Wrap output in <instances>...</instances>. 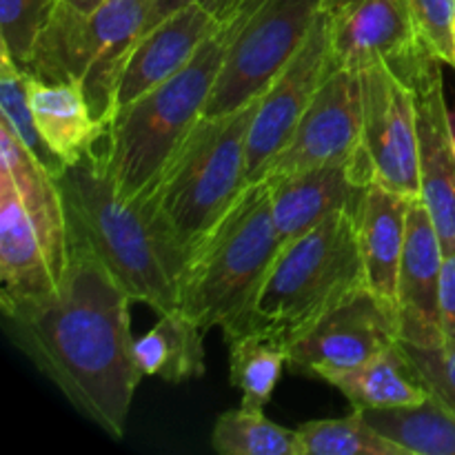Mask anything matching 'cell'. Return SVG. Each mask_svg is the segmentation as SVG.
Wrapping results in <instances>:
<instances>
[{
  "mask_svg": "<svg viewBox=\"0 0 455 455\" xmlns=\"http://www.w3.org/2000/svg\"><path fill=\"white\" fill-rule=\"evenodd\" d=\"M132 298L107 267L80 244L49 298L4 311L13 345L62 391L84 418L120 440L145 373L136 360Z\"/></svg>",
  "mask_w": 455,
  "mask_h": 455,
  "instance_id": "obj_1",
  "label": "cell"
},
{
  "mask_svg": "<svg viewBox=\"0 0 455 455\" xmlns=\"http://www.w3.org/2000/svg\"><path fill=\"white\" fill-rule=\"evenodd\" d=\"M98 145L56 176L69 244L89 249L132 302H145L160 315L178 309L187 256L145 196H124Z\"/></svg>",
  "mask_w": 455,
  "mask_h": 455,
  "instance_id": "obj_2",
  "label": "cell"
},
{
  "mask_svg": "<svg viewBox=\"0 0 455 455\" xmlns=\"http://www.w3.org/2000/svg\"><path fill=\"white\" fill-rule=\"evenodd\" d=\"M280 247L269 182H251L187 258L178 309L204 331L220 327L225 342L247 333Z\"/></svg>",
  "mask_w": 455,
  "mask_h": 455,
  "instance_id": "obj_3",
  "label": "cell"
},
{
  "mask_svg": "<svg viewBox=\"0 0 455 455\" xmlns=\"http://www.w3.org/2000/svg\"><path fill=\"white\" fill-rule=\"evenodd\" d=\"M240 12L243 4L218 22L216 31L182 69L111 116L102 133L100 151L124 196H145L178 145L204 116L213 84L238 31Z\"/></svg>",
  "mask_w": 455,
  "mask_h": 455,
  "instance_id": "obj_4",
  "label": "cell"
},
{
  "mask_svg": "<svg viewBox=\"0 0 455 455\" xmlns=\"http://www.w3.org/2000/svg\"><path fill=\"white\" fill-rule=\"evenodd\" d=\"M260 98L227 116H203L145 198L189 258L249 187V133Z\"/></svg>",
  "mask_w": 455,
  "mask_h": 455,
  "instance_id": "obj_5",
  "label": "cell"
},
{
  "mask_svg": "<svg viewBox=\"0 0 455 455\" xmlns=\"http://www.w3.org/2000/svg\"><path fill=\"white\" fill-rule=\"evenodd\" d=\"M364 287L355 213L338 212L280 247L247 331L265 333L289 349L327 311Z\"/></svg>",
  "mask_w": 455,
  "mask_h": 455,
  "instance_id": "obj_6",
  "label": "cell"
},
{
  "mask_svg": "<svg viewBox=\"0 0 455 455\" xmlns=\"http://www.w3.org/2000/svg\"><path fill=\"white\" fill-rule=\"evenodd\" d=\"M154 3L105 0L93 13L56 3L25 71L44 83L80 84L93 120L107 127L118 78L149 25Z\"/></svg>",
  "mask_w": 455,
  "mask_h": 455,
  "instance_id": "obj_7",
  "label": "cell"
},
{
  "mask_svg": "<svg viewBox=\"0 0 455 455\" xmlns=\"http://www.w3.org/2000/svg\"><path fill=\"white\" fill-rule=\"evenodd\" d=\"M320 0H244L240 25L204 116H227L262 98L305 44Z\"/></svg>",
  "mask_w": 455,
  "mask_h": 455,
  "instance_id": "obj_8",
  "label": "cell"
},
{
  "mask_svg": "<svg viewBox=\"0 0 455 455\" xmlns=\"http://www.w3.org/2000/svg\"><path fill=\"white\" fill-rule=\"evenodd\" d=\"M333 69L363 71L387 65L404 83L434 56L407 0H320Z\"/></svg>",
  "mask_w": 455,
  "mask_h": 455,
  "instance_id": "obj_9",
  "label": "cell"
},
{
  "mask_svg": "<svg viewBox=\"0 0 455 455\" xmlns=\"http://www.w3.org/2000/svg\"><path fill=\"white\" fill-rule=\"evenodd\" d=\"M324 164H351L371 185L363 160V80L360 71L331 69L280 154L262 172L284 176Z\"/></svg>",
  "mask_w": 455,
  "mask_h": 455,
  "instance_id": "obj_10",
  "label": "cell"
},
{
  "mask_svg": "<svg viewBox=\"0 0 455 455\" xmlns=\"http://www.w3.org/2000/svg\"><path fill=\"white\" fill-rule=\"evenodd\" d=\"M400 340L398 311L371 289L333 307L289 345V371L329 382Z\"/></svg>",
  "mask_w": 455,
  "mask_h": 455,
  "instance_id": "obj_11",
  "label": "cell"
},
{
  "mask_svg": "<svg viewBox=\"0 0 455 455\" xmlns=\"http://www.w3.org/2000/svg\"><path fill=\"white\" fill-rule=\"evenodd\" d=\"M363 160L373 182L420 198L418 123L413 89L387 65L360 71Z\"/></svg>",
  "mask_w": 455,
  "mask_h": 455,
  "instance_id": "obj_12",
  "label": "cell"
},
{
  "mask_svg": "<svg viewBox=\"0 0 455 455\" xmlns=\"http://www.w3.org/2000/svg\"><path fill=\"white\" fill-rule=\"evenodd\" d=\"M331 69L327 25H324L323 13L318 12V18L300 52L284 67L274 84L262 93L251 133H249V185L260 180L267 164L287 145Z\"/></svg>",
  "mask_w": 455,
  "mask_h": 455,
  "instance_id": "obj_13",
  "label": "cell"
},
{
  "mask_svg": "<svg viewBox=\"0 0 455 455\" xmlns=\"http://www.w3.org/2000/svg\"><path fill=\"white\" fill-rule=\"evenodd\" d=\"M443 65L431 58L409 87L416 98L420 200L429 209L444 253H449L455 249V136L444 98Z\"/></svg>",
  "mask_w": 455,
  "mask_h": 455,
  "instance_id": "obj_14",
  "label": "cell"
},
{
  "mask_svg": "<svg viewBox=\"0 0 455 455\" xmlns=\"http://www.w3.org/2000/svg\"><path fill=\"white\" fill-rule=\"evenodd\" d=\"M444 249L431 213L420 198L409 212L407 243L398 274L400 340L420 349H443L440 287H443Z\"/></svg>",
  "mask_w": 455,
  "mask_h": 455,
  "instance_id": "obj_15",
  "label": "cell"
},
{
  "mask_svg": "<svg viewBox=\"0 0 455 455\" xmlns=\"http://www.w3.org/2000/svg\"><path fill=\"white\" fill-rule=\"evenodd\" d=\"M280 244H289L338 212H358L367 182L351 164H324L265 178Z\"/></svg>",
  "mask_w": 455,
  "mask_h": 455,
  "instance_id": "obj_16",
  "label": "cell"
},
{
  "mask_svg": "<svg viewBox=\"0 0 455 455\" xmlns=\"http://www.w3.org/2000/svg\"><path fill=\"white\" fill-rule=\"evenodd\" d=\"M218 22L220 20L212 12L194 3L147 29L123 67L116 87L114 114L182 69L200 44L216 31Z\"/></svg>",
  "mask_w": 455,
  "mask_h": 455,
  "instance_id": "obj_17",
  "label": "cell"
},
{
  "mask_svg": "<svg viewBox=\"0 0 455 455\" xmlns=\"http://www.w3.org/2000/svg\"><path fill=\"white\" fill-rule=\"evenodd\" d=\"M58 289L38 231L16 185L0 169V309L44 300Z\"/></svg>",
  "mask_w": 455,
  "mask_h": 455,
  "instance_id": "obj_18",
  "label": "cell"
},
{
  "mask_svg": "<svg viewBox=\"0 0 455 455\" xmlns=\"http://www.w3.org/2000/svg\"><path fill=\"white\" fill-rule=\"evenodd\" d=\"M413 200L411 196L387 189L380 182H371L355 212L364 284L394 309Z\"/></svg>",
  "mask_w": 455,
  "mask_h": 455,
  "instance_id": "obj_19",
  "label": "cell"
},
{
  "mask_svg": "<svg viewBox=\"0 0 455 455\" xmlns=\"http://www.w3.org/2000/svg\"><path fill=\"white\" fill-rule=\"evenodd\" d=\"M0 169L9 173L22 204L38 231L49 265L60 284L69 265V227L56 176L27 149L13 129L0 118Z\"/></svg>",
  "mask_w": 455,
  "mask_h": 455,
  "instance_id": "obj_20",
  "label": "cell"
},
{
  "mask_svg": "<svg viewBox=\"0 0 455 455\" xmlns=\"http://www.w3.org/2000/svg\"><path fill=\"white\" fill-rule=\"evenodd\" d=\"M29 105L40 136L62 167L92 154L105 133L76 83H44L29 74Z\"/></svg>",
  "mask_w": 455,
  "mask_h": 455,
  "instance_id": "obj_21",
  "label": "cell"
},
{
  "mask_svg": "<svg viewBox=\"0 0 455 455\" xmlns=\"http://www.w3.org/2000/svg\"><path fill=\"white\" fill-rule=\"evenodd\" d=\"M329 385L336 387L349 400L351 407L360 411L411 407L425 403L431 395L429 387L425 385L400 340L360 367L333 376Z\"/></svg>",
  "mask_w": 455,
  "mask_h": 455,
  "instance_id": "obj_22",
  "label": "cell"
},
{
  "mask_svg": "<svg viewBox=\"0 0 455 455\" xmlns=\"http://www.w3.org/2000/svg\"><path fill=\"white\" fill-rule=\"evenodd\" d=\"M204 331L180 309L167 311L136 340L138 367L172 385L204 376Z\"/></svg>",
  "mask_w": 455,
  "mask_h": 455,
  "instance_id": "obj_23",
  "label": "cell"
},
{
  "mask_svg": "<svg viewBox=\"0 0 455 455\" xmlns=\"http://www.w3.org/2000/svg\"><path fill=\"white\" fill-rule=\"evenodd\" d=\"M363 416L407 455H455V411L434 394L411 407L364 409Z\"/></svg>",
  "mask_w": 455,
  "mask_h": 455,
  "instance_id": "obj_24",
  "label": "cell"
},
{
  "mask_svg": "<svg viewBox=\"0 0 455 455\" xmlns=\"http://www.w3.org/2000/svg\"><path fill=\"white\" fill-rule=\"evenodd\" d=\"M229 380L243 394V407L265 409L275 385L289 364V349L283 342L258 331H247L227 342Z\"/></svg>",
  "mask_w": 455,
  "mask_h": 455,
  "instance_id": "obj_25",
  "label": "cell"
},
{
  "mask_svg": "<svg viewBox=\"0 0 455 455\" xmlns=\"http://www.w3.org/2000/svg\"><path fill=\"white\" fill-rule=\"evenodd\" d=\"M212 447L220 455H300L296 429H284L265 416V409L225 411L212 431Z\"/></svg>",
  "mask_w": 455,
  "mask_h": 455,
  "instance_id": "obj_26",
  "label": "cell"
},
{
  "mask_svg": "<svg viewBox=\"0 0 455 455\" xmlns=\"http://www.w3.org/2000/svg\"><path fill=\"white\" fill-rule=\"evenodd\" d=\"M300 455H407L373 429L360 409L340 420H311L296 429Z\"/></svg>",
  "mask_w": 455,
  "mask_h": 455,
  "instance_id": "obj_27",
  "label": "cell"
},
{
  "mask_svg": "<svg viewBox=\"0 0 455 455\" xmlns=\"http://www.w3.org/2000/svg\"><path fill=\"white\" fill-rule=\"evenodd\" d=\"M0 109L3 116L0 118L13 129L22 145L53 173L62 172V163L52 154L47 142L40 136L38 127H36L34 111L29 105V74L12 60L7 52L0 49Z\"/></svg>",
  "mask_w": 455,
  "mask_h": 455,
  "instance_id": "obj_28",
  "label": "cell"
},
{
  "mask_svg": "<svg viewBox=\"0 0 455 455\" xmlns=\"http://www.w3.org/2000/svg\"><path fill=\"white\" fill-rule=\"evenodd\" d=\"M56 0H0V49L25 69Z\"/></svg>",
  "mask_w": 455,
  "mask_h": 455,
  "instance_id": "obj_29",
  "label": "cell"
},
{
  "mask_svg": "<svg viewBox=\"0 0 455 455\" xmlns=\"http://www.w3.org/2000/svg\"><path fill=\"white\" fill-rule=\"evenodd\" d=\"M427 47L444 65L455 67V0H407Z\"/></svg>",
  "mask_w": 455,
  "mask_h": 455,
  "instance_id": "obj_30",
  "label": "cell"
},
{
  "mask_svg": "<svg viewBox=\"0 0 455 455\" xmlns=\"http://www.w3.org/2000/svg\"><path fill=\"white\" fill-rule=\"evenodd\" d=\"M403 349L416 364L418 373L435 398L455 411V349H420L400 340Z\"/></svg>",
  "mask_w": 455,
  "mask_h": 455,
  "instance_id": "obj_31",
  "label": "cell"
},
{
  "mask_svg": "<svg viewBox=\"0 0 455 455\" xmlns=\"http://www.w3.org/2000/svg\"><path fill=\"white\" fill-rule=\"evenodd\" d=\"M440 318H443V349H455V249L444 253L443 287H440Z\"/></svg>",
  "mask_w": 455,
  "mask_h": 455,
  "instance_id": "obj_32",
  "label": "cell"
},
{
  "mask_svg": "<svg viewBox=\"0 0 455 455\" xmlns=\"http://www.w3.org/2000/svg\"><path fill=\"white\" fill-rule=\"evenodd\" d=\"M194 3L203 4V7L207 9V12H212L218 20H225V18H229L231 13H234L235 9L243 4V0H156L154 13H151L147 29H151L156 22H160L163 18H167L169 13L178 12V9L187 7V4H194Z\"/></svg>",
  "mask_w": 455,
  "mask_h": 455,
  "instance_id": "obj_33",
  "label": "cell"
},
{
  "mask_svg": "<svg viewBox=\"0 0 455 455\" xmlns=\"http://www.w3.org/2000/svg\"><path fill=\"white\" fill-rule=\"evenodd\" d=\"M56 3H62V4H69V7L78 9V12H84V13H93L98 7H100L105 0H56Z\"/></svg>",
  "mask_w": 455,
  "mask_h": 455,
  "instance_id": "obj_34",
  "label": "cell"
},
{
  "mask_svg": "<svg viewBox=\"0 0 455 455\" xmlns=\"http://www.w3.org/2000/svg\"><path fill=\"white\" fill-rule=\"evenodd\" d=\"M451 129H453V136H455V111L451 114Z\"/></svg>",
  "mask_w": 455,
  "mask_h": 455,
  "instance_id": "obj_35",
  "label": "cell"
},
{
  "mask_svg": "<svg viewBox=\"0 0 455 455\" xmlns=\"http://www.w3.org/2000/svg\"><path fill=\"white\" fill-rule=\"evenodd\" d=\"M453 69H455V67H453Z\"/></svg>",
  "mask_w": 455,
  "mask_h": 455,
  "instance_id": "obj_36",
  "label": "cell"
}]
</instances>
